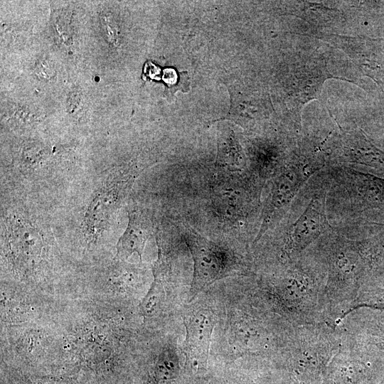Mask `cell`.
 I'll use <instances>...</instances> for the list:
<instances>
[{
	"instance_id": "1",
	"label": "cell",
	"mask_w": 384,
	"mask_h": 384,
	"mask_svg": "<svg viewBox=\"0 0 384 384\" xmlns=\"http://www.w3.org/2000/svg\"><path fill=\"white\" fill-rule=\"evenodd\" d=\"M326 211L343 218V225H384V178L349 168L324 174Z\"/></svg>"
},
{
	"instance_id": "2",
	"label": "cell",
	"mask_w": 384,
	"mask_h": 384,
	"mask_svg": "<svg viewBox=\"0 0 384 384\" xmlns=\"http://www.w3.org/2000/svg\"><path fill=\"white\" fill-rule=\"evenodd\" d=\"M307 201L299 215L288 222L280 243L282 265L301 256L332 225L326 211V186L323 174H315L304 187Z\"/></svg>"
},
{
	"instance_id": "3",
	"label": "cell",
	"mask_w": 384,
	"mask_h": 384,
	"mask_svg": "<svg viewBox=\"0 0 384 384\" xmlns=\"http://www.w3.org/2000/svg\"><path fill=\"white\" fill-rule=\"evenodd\" d=\"M321 167L316 164H294L274 174L262 207V220L255 242L287 215L295 198Z\"/></svg>"
},
{
	"instance_id": "4",
	"label": "cell",
	"mask_w": 384,
	"mask_h": 384,
	"mask_svg": "<svg viewBox=\"0 0 384 384\" xmlns=\"http://www.w3.org/2000/svg\"><path fill=\"white\" fill-rule=\"evenodd\" d=\"M185 238L193 260V274L189 297L192 300L199 292L226 277L235 269V258L228 250L201 235L188 225H184Z\"/></svg>"
},
{
	"instance_id": "5",
	"label": "cell",
	"mask_w": 384,
	"mask_h": 384,
	"mask_svg": "<svg viewBox=\"0 0 384 384\" xmlns=\"http://www.w3.org/2000/svg\"><path fill=\"white\" fill-rule=\"evenodd\" d=\"M185 350L193 370L203 373L206 370L211 336L216 319L208 308L199 307L186 312Z\"/></svg>"
},
{
	"instance_id": "6",
	"label": "cell",
	"mask_w": 384,
	"mask_h": 384,
	"mask_svg": "<svg viewBox=\"0 0 384 384\" xmlns=\"http://www.w3.org/2000/svg\"><path fill=\"white\" fill-rule=\"evenodd\" d=\"M129 219L127 228L117 245V255L127 258L136 252L142 259L149 231L136 213H130Z\"/></svg>"
},
{
	"instance_id": "7",
	"label": "cell",
	"mask_w": 384,
	"mask_h": 384,
	"mask_svg": "<svg viewBox=\"0 0 384 384\" xmlns=\"http://www.w3.org/2000/svg\"><path fill=\"white\" fill-rule=\"evenodd\" d=\"M164 297V289L159 279H155L149 290L140 304L144 317H151L159 310Z\"/></svg>"
},
{
	"instance_id": "8",
	"label": "cell",
	"mask_w": 384,
	"mask_h": 384,
	"mask_svg": "<svg viewBox=\"0 0 384 384\" xmlns=\"http://www.w3.org/2000/svg\"><path fill=\"white\" fill-rule=\"evenodd\" d=\"M360 306L384 309V287L373 286L361 291L354 301L353 309Z\"/></svg>"
},
{
	"instance_id": "9",
	"label": "cell",
	"mask_w": 384,
	"mask_h": 384,
	"mask_svg": "<svg viewBox=\"0 0 384 384\" xmlns=\"http://www.w3.org/2000/svg\"><path fill=\"white\" fill-rule=\"evenodd\" d=\"M178 74L174 68H166L163 71L162 79L164 82L170 87L176 88L179 87L178 82L180 81Z\"/></svg>"
},
{
	"instance_id": "10",
	"label": "cell",
	"mask_w": 384,
	"mask_h": 384,
	"mask_svg": "<svg viewBox=\"0 0 384 384\" xmlns=\"http://www.w3.org/2000/svg\"><path fill=\"white\" fill-rule=\"evenodd\" d=\"M106 14L105 15L104 18H102L103 25L105 30L106 31L107 36L110 39L111 41H116L117 36V30L116 29L115 26L113 25V21L110 19Z\"/></svg>"
},
{
	"instance_id": "11",
	"label": "cell",
	"mask_w": 384,
	"mask_h": 384,
	"mask_svg": "<svg viewBox=\"0 0 384 384\" xmlns=\"http://www.w3.org/2000/svg\"><path fill=\"white\" fill-rule=\"evenodd\" d=\"M144 73L148 78L151 79H159L161 70L158 66L152 63L148 62L145 65Z\"/></svg>"
}]
</instances>
